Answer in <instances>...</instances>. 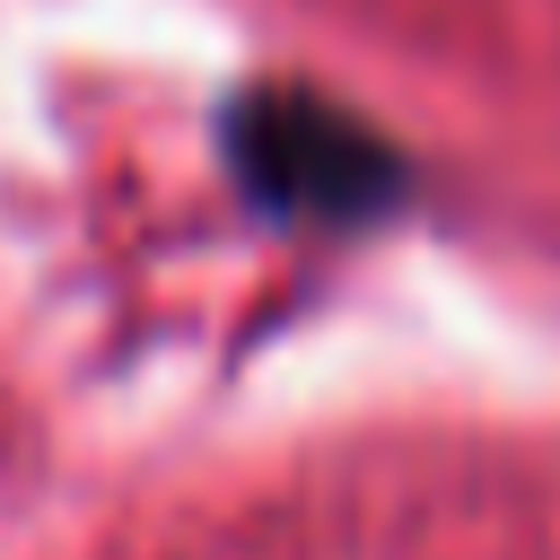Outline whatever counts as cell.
<instances>
[{"mask_svg":"<svg viewBox=\"0 0 560 560\" xmlns=\"http://www.w3.org/2000/svg\"><path fill=\"white\" fill-rule=\"evenodd\" d=\"M228 158L236 184L289 219H376L402 192V158L359 114L306 88H254L228 114Z\"/></svg>","mask_w":560,"mask_h":560,"instance_id":"6da1fadb","label":"cell"}]
</instances>
